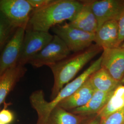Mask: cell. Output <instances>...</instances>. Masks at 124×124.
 <instances>
[{
    "label": "cell",
    "instance_id": "1",
    "mask_svg": "<svg viewBox=\"0 0 124 124\" xmlns=\"http://www.w3.org/2000/svg\"><path fill=\"white\" fill-rule=\"evenodd\" d=\"M82 5V1L53 0L41 8L33 10L26 30L49 32L56 25L71 21Z\"/></svg>",
    "mask_w": 124,
    "mask_h": 124
},
{
    "label": "cell",
    "instance_id": "2",
    "mask_svg": "<svg viewBox=\"0 0 124 124\" xmlns=\"http://www.w3.org/2000/svg\"><path fill=\"white\" fill-rule=\"evenodd\" d=\"M101 56L75 80L66 85L56 97L47 102L45 99L44 93L41 90L36 91L30 97L31 106L36 111L38 120L36 124H45L49 114L53 108L62 100L70 96L82 85L89 76L101 68Z\"/></svg>",
    "mask_w": 124,
    "mask_h": 124
},
{
    "label": "cell",
    "instance_id": "3",
    "mask_svg": "<svg viewBox=\"0 0 124 124\" xmlns=\"http://www.w3.org/2000/svg\"><path fill=\"white\" fill-rule=\"evenodd\" d=\"M103 49L97 45H92L87 49L69 56L49 67L53 74L54 84L52 90L51 100L56 97L66 85L78 73Z\"/></svg>",
    "mask_w": 124,
    "mask_h": 124
},
{
    "label": "cell",
    "instance_id": "4",
    "mask_svg": "<svg viewBox=\"0 0 124 124\" xmlns=\"http://www.w3.org/2000/svg\"><path fill=\"white\" fill-rule=\"evenodd\" d=\"M51 30L65 43L71 52L75 53L87 49L95 40V34L72 26L69 23L56 25Z\"/></svg>",
    "mask_w": 124,
    "mask_h": 124
},
{
    "label": "cell",
    "instance_id": "5",
    "mask_svg": "<svg viewBox=\"0 0 124 124\" xmlns=\"http://www.w3.org/2000/svg\"><path fill=\"white\" fill-rule=\"evenodd\" d=\"M71 53L65 43L54 35L53 40L32 58L29 63L36 68L49 66L67 58Z\"/></svg>",
    "mask_w": 124,
    "mask_h": 124
},
{
    "label": "cell",
    "instance_id": "6",
    "mask_svg": "<svg viewBox=\"0 0 124 124\" xmlns=\"http://www.w3.org/2000/svg\"><path fill=\"white\" fill-rule=\"evenodd\" d=\"M49 32L25 30L18 64L25 66L53 40Z\"/></svg>",
    "mask_w": 124,
    "mask_h": 124
},
{
    "label": "cell",
    "instance_id": "7",
    "mask_svg": "<svg viewBox=\"0 0 124 124\" xmlns=\"http://www.w3.org/2000/svg\"><path fill=\"white\" fill-rule=\"evenodd\" d=\"M33 11L27 0H0V12L17 28L26 29Z\"/></svg>",
    "mask_w": 124,
    "mask_h": 124
},
{
    "label": "cell",
    "instance_id": "8",
    "mask_svg": "<svg viewBox=\"0 0 124 124\" xmlns=\"http://www.w3.org/2000/svg\"><path fill=\"white\" fill-rule=\"evenodd\" d=\"M25 29L18 28L0 54V76L18 63Z\"/></svg>",
    "mask_w": 124,
    "mask_h": 124
},
{
    "label": "cell",
    "instance_id": "9",
    "mask_svg": "<svg viewBox=\"0 0 124 124\" xmlns=\"http://www.w3.org/2000/svg\"><path fill=\"white\" fill-rule=\"evenodd\" d=\"M101 68L115 80L124 84V48L121 46L103 49Z\"/></svg>",
    "mask_w": 124,
    "mask_h": 124
},
{
    "label": "cell",
    "instance_id": "10",
    "mask_svg": "<svg viewBox=\"0 0 124 124\" xmlns=\"http://www.w3.org/2000/svg\"><path fill=\"white\" fill-rule=\"evenodd\" d=\"M91 5L98 21V29L107 21L112 20L118 21L124 8V0H91Z\"/></svg>",
    "mask_w": 124,
    "mask_h": 124
},
{
    "label": "cell",
    "instance_id": "11",
    "mask_svg": "<svg viewBox=\"0 0 124 124\" xmlns=\"http://www.w3.org/2000/svg\"><path fill=\"white\" fill-rule=\"evenodd\" d=\"M118 21L112 20L105 23L95 33L94 42L102 49L120 47Z\"/></svg>",
    "mask_w": 124,
    "mask_h": 124
},
{
    "label": "cell",
    "instance_id": "12",
    "mask_svg": "<svg viewBox=\"0 0 124 124\" xmlns=\"http://www.w3.org/2000/svg\"><path fill=\"white\" fill-rule=\"evenodd\" d=\"M80 11L69 23L83 31L95 34L98 29L97 20L91 8V0L82 1Z\"/></svg>",
    "mask_w": 124,
    "mask_h": 124
},
{
    "label": "cell",
    "instance_id": "13",
    "mask_svg": "<svg viewBox=\"0 0 124 124\" xmlns=\"http://www.w3.org/2000/svg\"><path fill=\"white\" fill-rule=\"evenodd\" d=\"M27 70L25 66L18 63L0 76V106L5 103L8 95L25 75Z\"/></svg>",
    "mask_w": 124,
    "mask_h": 124
},
{
    "label": "cell",
    "instance_id": "14",
    "mask_svg": "<svg viewBox=\"0 0 124 124\" xmlns=\"http://www.w3.org/2000/svg\"><path fill=\"white\" fill-rule=\"evenodd\" d=\"M95 91L88 78L79 88L60 102L58 106L68 111L84 106L93 97Z\"/></svg>",
    "mask_w": 124,
    "mask_h": 124
},
{
    "label": "cell",
    "instance_id": "15",
    "mask_svg": "<svg viewBox=\"0 0 124 124\" xmlns=\"http://www.w3.org/2000/svg\"><path fill=\"white\" fill-rule=\"evenodd\" d=\"M114 91L107 93L95 91L93 97L85 105L70 112L86 117L98 115L106 105Z\"/></svg>",
    "mask_w": 124,
    "mask_h": 124
},
{
    "label": "cell",
    "instance_id": "16",
    "mask_svg": "<svg viewBox=\"0 0 124 124\" xmlns=\"http://www.w3.org/2000/svg\"><path fill=\"white\" fill-rule=\"evenodd\" d=\"M90 83L95 91L111 92L123 84L114 79L107 71L101 68L88 78Z\"/></svg>",
    "mask_w": 124,
    "mask_h": 124
},
{
    "label": "cell",
    "instance_id": "17",
    "mask_svg": "<svg viewBox=\"0 0 124 124\" xmlns=\"http://www.w3.org/2000/svg\"><path fill=\"white\" fill-rule=\"evenodd\" d=\"M89 117L76 115L57 106L50 112L45 124H82Z\"/></svg>",
    "mask_w": 124,
    "mask_h": 124
},
{
    "label": "cell",
    "instance_id": "18",
    "mask_svg": "<svg viewBox=\"0 0 124 124\" xmlns=\"http://www.w3.org/2000/svg\"><path fill=\"white\" fill-rule=\"evenodd\" d=\"M124 108V85H120L114 90L106 105L98 114L104 118Z\"/></svg>",
    "mask_w": 124,
    "mask_h": 124
},
{
    "label": "cell",
    "instance_id": "19",
    "mask_svg": "<svg viewBox=\"0 0 124 124\" xmlns=\"http://www.w3.org/2000/svg\"><path fill=\"white\" fill-rule=\"evenodd\" d=\"M18 28L0 12V54Z\"/></svg>",
    "mask_w": 124,
    "mask_h": 124
},
{
    "label": "cell",
    "instance_id": "20",
    "mask_svg": "<svg viewBox=\"0 0 124 124\" xmlns=\"http://www.w3.org/2000/svg\"><path fill=\"white\" fill-rule=\"evenodd\" d=\"M100 124H124V108L101 119Z\"/></svg>",
    "mask_w": 124,
    "mask_h": 124
},
{
    "label": "cell",
    "instance_id": "21",
    "mask_svg": "<svg viewBox=\"0 0 124 124\" xmlns=\"http://www.w3.org/2000/svg\"><path fill=\"white\" fill-rule=\"evenodd\" d=\"M5 105L4 108L0 111V122L5 124H10L14 120V115L11 111L7 109L8 104L5 103Z\"/></svg>",
    "mask_w": 124,
    "mask_h": 124
},
{
    "label": "cell",
    "instance_id": "22",
    "mask_svg": "<svg viewBox=\"0 0 124 124\" xmlns=\"http://www.w3.org/2000/svg\"><path fill=\"white\" fill-rule=\"evenodd\" d=\"M119 27V46L122 44L124 41V8L120 15L118 20Z\"/></svg>",
    "mask_w": 124,
    "mask_h": 124
},
{
    "label": "cell",
    "instance_id": "23",
    "mask_svg": "<svg viewBox=\"0 0 124 124\" xmlns=\"http://www.w3.org/2000/svg\"><path fill=\"white\" fill-rule=\"evenodd\" d=\"M33 10L41 8L51 3L53 0H27Z\"/></svg>",
    "mask_w": 124,
    "mask_h": 124
},
{
    "label": "cell",
    "instance_id": "24",
    "mask_svg": "<svg viewBox=\"0 0 124 124\" xmlns=\"http://www.w3.org/2000/svg\"><path fill=\"white\" fill-rule=\"evenodd\" d=\"M101 120V117L98 115H96L91 120H88L85 124H100Z\"/></svg>",
    "mask_w": 124,
    "mask_h": 124
},
{
    "label": "cell",
    "instance_id": "25",
    "mask_svg": "<svg viewBox=\"0 0 124 124\" xmlns=\"http://www.w3.org/2000/svg\"><path fill=\"white\" fill-rule=\"evenodd\" d=\"M120 46L122 47H123V48H124V41H123V42L122 43V44Z\"/></svg>",
    "mask_w": 124,
    "mask_h": 124
},
{
    "label": "cell",
    "instance_id": "26",
    "mask_svg": "<svg viewBox=\"0 0 124 124\" xmlns=\"http://www.w3.org/2000/svg\"><path fill=\"white\" fill-rule=\"evenodd\" d=\"M0 124H5L4 123H2V122H0Z\"/></svg>",
    "mask_w": 124,
    "mask_h": 124
}]
</instances>
